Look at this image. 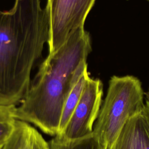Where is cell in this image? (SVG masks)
<instances>
[{"label": "cell", "instance_id": "obj_1", "mask_svg": "<svg viewBox=\"0 0 149 149\" xmlns=\"http://www.w3.org/2000/svg\"><path fill=\"white\" fill-rule=\"evenodd\" d=\"M91 48L90 34L81 27L57 51L48 54L20 105L16 107L15 118L32 123L47 134L57 135L65 102L87 69Z\"/></svg>", "mask_w": 149, "mask_h": 149}, {"label": "cell", "instance_id": "obj_2", "mask_svg": "<svg viewBox=\"0 0 149 149\" xmlns=\"http://www.w3.org/2000/svg\"><path fill=\"white\" fill-rule=\"evenodd\" d=\"M49 30L40 0H15L11 9L0 10V105H16L26 95Z\"/></svg>", "mask_w": 149, "mask_h": 149}, {"label": "cell", "instance_id": "obj_3", "mask_svg": "<svg viewBox=\"0 0 149 149\" xmlns=\"http://www.w3.org/2000/svg\"><path fill=\"white\" fill-rule=\"evenodd\" d=\"M140 80L132 75L113 76L94 126L93 132L108 149L127 120L145 109Z\"/></svg>", "mask_w": 149, "mask_h": 149}, {"label": "cell", "instance_id": "obj_4", "mask_svg": "<svg viewBox=\"0 0 149 149\" xmlns=\"http://www.w3.org/2000/svg\"><path fill=\"white\" fill-rule=\"evenodd\" d=\"M95 0H47L45 7L49 19L48 54L57 51L69 37L81 27Z\"/></svg>", "mask_w": 149, "mask_h": 149}, {"label": "cell", "instance_id": "obj_5", "mask_svg": "<svg viewBox=\"0 0 149 149\" xmlns=\"http://www.w3.org/2000/svg\"><path fill=\"white\" fill-rule=\"evenodd\" d=\"M102 95L101 81L89 77L68 125L63 133L59 135L76 139L91 133L102 105Z\"/></svg>", "mask_w": 149, "mask_h": 149}, {"label": "cell", "instance_id": "obj_6", "mask_svg": "<svg viewBox=\"0 0 149 149\" xmlns=\"http://www.w3.org/2000/svg\"><path fill=\"white\" fill-rule=\"evenodd\" d=\"M108 149H149V131L144 110L127 120Z\"/></svg>", "mask_w": 149, "mask_h": 149}, {"label": "cell", "instance_id": "obj_7", "mask_svg": "<svg viewBox=\"0 0 149 149\" xmlns=\"http://www.w3.org/2000/svg\"><path fill=\"white\" fill-rule=\"evenodd\" d=\"M1 149H49L48 143L27 122L17 120L15 129Z\"/></svg>", "mask_w": 149, "mask_h": 149}, {"label": "cell", "instance_id": "obj_8", "mask_svg": "<svg viewBox=\"0 0 149 149\" xmlns=\"http://www.w3.org/2000/svg\"><path fill=\"white\" fill-rule=\"evenodd\" d=\"M49 149H108L93 132L85 136L68 139L62 135H56L49 141Z\"/></svg>", "mask_w": 149, "mask_h": 149}, {"label": "cell", "instance_id": "obj_9", "mask_svg": "<svg viewBox=\"0 0 149 149\" xmlns=\"http://www.w3.org/2000/svg\"><path fill=\"white\" fill-rule=\"evenodd\" d=\"M89 77L87 69H86L71 90L63 107L57 135L63 133L80 100L86 81Z\"/></svg>", "mask_w": 149, "mask_h": 149}, {"label": "cell", "instance_id": "obj_10", "mask_svg": "<svg viewBox=\"0 0 149 149\" xmlns=\"http://www.w3.org/2000/svg\"><path fill=\"white\" fill-rule=\"evenodd\" d=\"M16 105H0V145H3L13 133L17 119Z\"/></svg>", "mask_w": 149, "mask_h": 149}, {"label": "cell", "instance_id": "obj_11", "mask_svg": "<svg viewBox=\"0 0 149 149\" xmlns=\"http://www.w3.org/2000/svg\"><path fill=\"white\" fill-rule=\"evenodd\" d=\"M144 114H145V116L146 118L147 126H148V131H149V106H148L146 104L145 109H144Z\"/></svg>", "mask_w": 149, "mask_h": 149}, {"label": "cell", "instance_id": "obj_12", "mask_svg": "<svg viewBox=\"0 0 149 149\" xmlns=\"http://www.w3.org/2000/svg\"><path fill=\"white\" fill-rule=\"evenodd\" d=\"M145 99H146V104L149 106V86L147 89V91L144 93Z\"/></svg>", "mask_w": 149, "mask_h": 149}, {"label": "cell", "instance_id": "obj_13", "mask_svg": "<svg viewBox=\"0 0 149 149\" xmlns=\"http://www.w3.org/2000/svg\"><path fill=\"white\" fill-rule=\"evenodd\" d=\"M2 146H3V145H0V149H1V148L2 147Z\"/></svg>", "mask_w": 149, "mask_h": 149}, {"label": "cell", "instance_id": "obj_14", "mask_svg": "<svg viewBox=\"0 0 149 149\" xmlns=\"http://www.w3.org/2000/svg\"><path fill=\"white\" fill-rule=\"evenodd\" d=\"M126 1H128V0H126ZM145 1H148V2H149V0H145Z\"/></svg>", "mask_w": 149, "mask_h": 149}]
</instances>
